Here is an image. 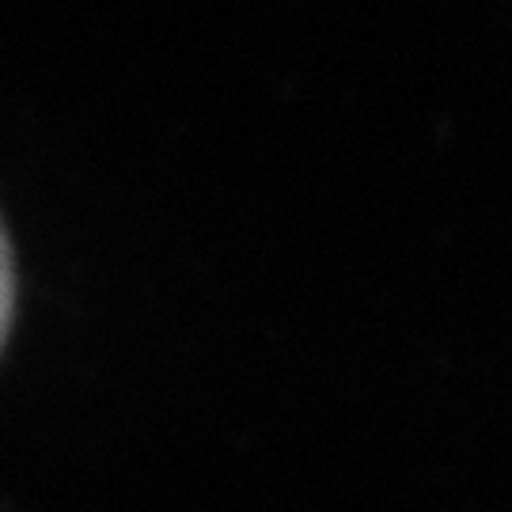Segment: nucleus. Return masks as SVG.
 <instances>
[{"instance_id": "nucleus-1", "label": "nucleus", "mask_w": 512, "mask_h": 512, "mask_svg": "<svg viewBox=\"0 0 512 512\" xmlns=\"http://www.w3.org/2000/svg\"><path fill=\"white\" fill-rule=\"evenodd\" d=\"M12 319H16V266H12L8 232L0 224V353H4V342H8Z\"/></svg>"}]
</instances>
